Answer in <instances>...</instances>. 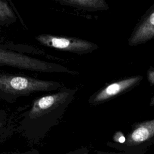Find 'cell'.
<instances>
[{
    "mask_svg": "<svg viewBox=\"0 0 154 154\" xmlns=\"http://www.w3.org/2000/svg\"><path fill=\"white\" fill-rule=\"evenodd\" d=\"M154 38V4L146 11L134 28L128 41L129 46L146 43Z\"/></svg>",
    "mask_w": 154,
    "mask_h": 154,
    "instance_id": "cell-5",
    "label": "cell"
},
{
    "mask_svg": "<svg viewBox=\"0 0 154 154\" xmlns=\"http://www.w3.org/2000/svg\"></svg>",
    "mask_w": 154,
    "mask_h": 154,
    "instance_id": "cell-12",
    "label": "cell"
},
{
    "mask_svg": "<svg viewBox=\"0 0 154 154\" xmlns=\"http://www.w3.org/2000/svg\"><path fill=\"white\" fill-rule=\"evenodd\" d=\"M149 105L151 106H154V95H153V96L152 97V99L150 100V102L149 103Z\"/></svg>",
    "mask_w": 154,
    "mask_h": 154,
    "instance_id": "cell-11",
    "label": "cell"
},
{
    "mask_svg": "<svg viewBox=\"0 0 154 154\" xmlns=\"http://www.w3.org/2000/svg\"><path fill=\"white\" fill-rule=\"evenodd\" d=\"M77 91V88H64L34 99L30 108L23 114L22 125L47 127L55 124L65 113Z\"/></svg>",
    "mask_w": 154,
    "mask_h": 154,
    "instance_id": "cell-1",
    "label": "cell"
},
{
    "mask_svg": "<svg viewBox=\"0 0 154 154\" xmlns=\"http://www.w3.org/2000/svg\"><path fill=\"white\" fill-rule=\"evenodd\" d=\"M7 120V114L5 111L0 109V128H2Z\"/></svg>",
    "mask_w": 154,
    "mask_h": 154,
    "instance_id": "cell-9",
    "label": "cell"
},
{
    "mask_svg": "<svg viewBox=\"0 0 154 154\" xmlns=\"http://www.w3.org/2000/svg\"><path fill=\"white\" fill-rule=\"evenodd\" d=\"M17 20V16L8 2L0 0V25H9Z\"/></svg>",
    "mask_w": 154,
    "mask_h": 154,
    "instance_id": "cell-8",
    "label": "cell"
},
{
    "mask_svg": "<svg viewBox=\"0 0 154 154\" xmlns=\"http://www.w3.org/2000/svg\"><path fill=\"white\" fill-rule=\"evenodd\" d=\"M35 39L44 46L78 55L88 54L98 49L96 44L77 37L41 34L36 35Z\"/></svg>",
    "mask_w": 154,
    "mask_h": 154,
    "instance_id": "cell-3",
    "label": "cell"
},
{
    "mask_svg": "<svg viewBox=\"0 0 154 154\" xmlns=\"http://www.w3.org/2000/svg\"><path fill=\"white\" fill-rule=\"evenodd\" d=\"M143 79L142 76H135L110 84L93 94L88 99V103L94 106L102 103L117 95L123 93L137 85Z\"/></svg>",
    "mask_w": 154,
    "mask_h": 154,
    "instance_id": "cell-4",
    "label": "cell"
},
{
    "mask_svg": "<svg viewBox=\"0 0 154 154\" xmlns=\"http://www.w3.org/2000/svg\"><path fill=\"white\" fill-rule=\"evenodd\" d=\"M154 137V119L135 125L128 135L125 143L132 146L144 143Z\"/></svg>",
    "mask_w": 154,
    "mask_h": 154,
    "instance_id": "cell-6",
    "label": "cell"
},
{
    "mask_svg": "<svg viewBox=\"0 0 154 154\" xmlns=\"http://www.w3.org/2000/svg\"><path fill=\"white\" fill-rule=\"evenodd\" d=\"M126 138L124 137V135L122 134L121 132H117L115 135L114 136V140L115 141L120 143H125L126 141Z\"/></svg>",
    "mask_w": 154,
    "mask_h": 154,
    "instance_id": "cell-10",
    "label": "cell"
},
{
    "mask_svg": "<svg viewBox=\"0 0 154 154\" xmlns=\"http://www.w3.org/2000/svg\"><path fill=\"white\" fill-rule=\"evenodd\" d=\"M57 3L86 11L106 10L108 5L103 0H55Z\"/></svg>",
    "mask_w": 154,
    "mask_h": 154,
    "instance_id": "cell-7",
    "label": "cell"
},
{
    "mask_svg": "<svg viewBox=\"0 0 154 154\" xmlns=\"http://www.w3.org/2000/svg\"><path fill=\"white\" fill-rule=\"evenodd\" d=\"M61 87L62 84L57 81L0 72V99L10 103L21 97L35 93L57 91Z\"/></svg>",
    "mask_w": 154,
    "mask_h": 154,
    "instance_id": "cell-2",
    "label": "cell"
}]
</instances>
